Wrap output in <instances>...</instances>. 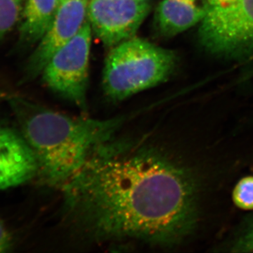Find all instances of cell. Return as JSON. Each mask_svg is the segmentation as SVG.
Wrapping results in <instances>:
<instances>
[{"label": "cell", "mask_w": 253, "mask_h": 253, "mask_svg": "<svg viewBox=\"0 0 253 253\" xmlns=\"http://www.w3.org/2000/svg\"><path fill=\"white\" fill-rule=\"evenodd\" d=\"M89 0H61L54 19L29 60L28 76L36 77L53 55L77 34L86 19Z\"/></svg>", "instance_id": "obj_7"}, {"label": "cell", "mask_w": 253, "mask_h": 253, "mask_svg": "<svg viewBox=\"0 0 253 253\" xmlns=\"http://www.w3.org/2000/svg\"><path fill=\"white\" fill-rule=\"evenodd\" d=\"M38 172L36 154L23 134L0 127V190L23 184Z\"/></svg>", "instance_id": "obj_8"}, {"label": "cell", "mask_w": 253, "mask_h": 253, "mask_svg": "<svg viewBox=\"0 0 253 253\" xmlns=\"http://www.w3.org/2000/svg\"><path fill=\"white\" fill-rule=\"evenodd\" d=\"M193 1H196V0H193Z\"/></svg>", "instance_id": "obj_16"}, {"label": "cell", "mask_w": 253, "mask_h": 253, "mask_svg": "<svg viewBox=\"0 0 253 253\" xmlns=\"http://www.w3.org/2000/svg\"><path fill=\"white\" fill-rule=\"evenodd\" d=\"M232 199L236 207L253 211V176L242 178L233 190Z\"/></svg>", "instance_id": "obj_13"}, {"label": "cell", "mask_w": 253, "mask_h": 253, "mask_svg": "<svg viewBox=\"0 0 253 253\" xmlns=\"http://www.w3.org/2000/svg\"><path fill=\"white\" fill-rule=\"evenodd\" d=\"M91 31L86 18L77 34L53 55L42 73L51 90L83 110L86 109Z\"/></svg>", "instance_id": "obj_5"}, {"label": "cell", "mask_w": 253, "mask_h": 253, "mask_svg": "<svg viewBox=\"0 0 253 253\" xmlns=\"http://www.w3.org/2000/svg\"><path fill=\"white\" fill-rule=\"evenodd\" d=\"M11 247V237L9 231L0 221V253H5Z\"/></svg>", "instance_id": "obj_14"}, {"label": "cell", "mask_w": 253, "mask_h": 253, "mask_svg": "<svg viewBox=\"0 0 253 253\" xmlns=\"http://www.w3.org/2000/svg\"><path fill=\"white\" fill-rule=\"evenodd\" d=\"M21 0H0V38L18 22L22 7Z\"/></svg>", "instance_id": "obj_11"}, {"label": "cell", "mask_w": 253, "mask_h": 253, "mask_svg": "<svg viewBox=\"0 0 253 253\" xmlns=\"http://www.w3.org/2000/svg\"><path fill=\"white\" fill-rule=\"evenodd\" d=\"M207 6H199L193 0H163L155 14V26L161 36L170 38L201 23Z\"/></svg>", "instance_id": "obj_9"}, {"label": "cell", "mask_w": 253, "mask_h": 253, "mask_svg": "<svg viewBox=\"0 0 253 253\" xmlns=\"http://www.w3.org/2000/svg\"><path fill=\"white\" fill-rule=\"evenodd\" d=\"M10 103L21 134L36 154L38 172L50 185L60 188L101 145L116 136L126 120L70 117L20 97Z\"/></svg>", "instance_id": "obj_2"}, {"label": "cell", "mask_w": 253, "mask_h": 253, "mask_svg": "<svg viewBox=\"0 0 253 253\" xmlns=\"http://www.w3.org/2000/svg\"><path fill=\"white\" fill-rule=\"evenodd\" d=\"M208 6H224L226 5L232 4L237 0H208Z\"/></svg>", "instance_id": "obj_15"}, {"label": "cell", "mask_w": 253, "mask_h": 253, "mask_svg": "<svg viewBox=\"0 0 253 253\" xmlns=\"http://www.w3.org/2000/svg\"><path fill=\"white\" fill-rule=\"evenodd\" d=\"M150 9L146 0H89L86 18L103 44L113 47L134 37Z\"/></svg>", "instance_id": "obj_6"}, {"label": "cell", "mask_w": 253, "mask_h": 253, "mask_svg": "<svg viewBox=\"0 0 253 253\" xmlns=\"http://www.w3.org/2000/svg\"><path fill=\"white\" fill-rule=\"evenodd\" d=\"M61 0H25L20 40L24 44L40 42L54 19Z\"/></svg>", "instance_id": "obj_10"}, {"label": "cell", "mask_w": 253, "mask_h": 253, "mask_svg": "<svg viewBox=\"0 0 253 253\" xmlns=\"http://www.w3.org/2000/svg\"><path fill=\"white\" fill-rule=\"evenodd\" d=\"M199 39L211 54L231 59L253 56V0H237L224 6L207 5Z\"/></svg>", "instance_id": "obj_4"}, {"label": "cell", "mask_w": 253, "mask_h": 253, "mask_svg": "<svg viewBox=\"0 0 253 253\" xmlns=\"http://www.w3.org/2000/svg\"><path fill=\"white\" fill-rule=\"evenodd\" d=\"M176 56L170 50L133 38L113 46L103 72L105 94L121 101L164 83L170 76Z\"/></svg>", "instance_id": "obj_3"}, {"label": "cell", "mask_w": 253, "mask_h": 253, "mask_svg": "<svg viewBox=\"0 0 253 253\" xmlns=\"http://www.w3.org/2000/svg\"><path fill=\"white\" fill-rule=\"evenodd\" d=\"M61 189L66 220L96 242L168 247L180 244L197 225L194 176L141 141L114 136Z\"/></svg>", "instance_id": "obj_1"}, {"label": "cell", "mask_w": 253, "mask_h": 253, "mask_svg": "<svg viewBox=\"0 0 253 253\" xmlns=\"http://www.w3.org/2000/svg\"><path fill=\"white\" fill-rule=\"evenodd\" d=\"M228 248L231 252L253 253V216L245 221Z\"/></svg>", "instance_id": "obj_12"}]
</instances>
